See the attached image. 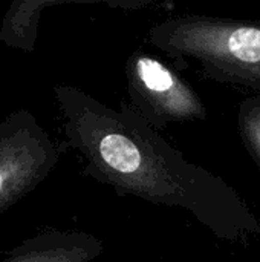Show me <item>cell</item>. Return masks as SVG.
<instances>
[{
    "instance_id": "6da1fadb",
    "label": "cell",
    "mask_w": 260,
    "mask_h": 262,
    "mask_svg": "<svg viewBox=\"0 0 260 262\" xmlns=\"http://www.w3.org/2000/svg\"><path fill=\"white\" fill-rule=\"evenodd\" d=\"M54 95L84 175L121 196L188 212L219 239L260 238V220L234 187L190 163L129 103L113 109L70 84L54 86Z\"/></svg>"
},
{
    "instance_id": "7a4b0ae2",
    "label": "cell",
    "mask_w": 260,
    "mask_h": 262,
    "mask_svg": "<svg viewBox=\"0 0 260 262\" xmlns=\"http://www.w3.org/2000/svg\"><path fill=\"white\" fill-rule=\"evenodd\" d=\"M147 35L181 68L193 61L215 81L260 92V21L181 15L155 23Z\"/></svg>"
},
{
    "instance_id": "3957f363",
    "label": "cell",
    "mask_w": 260,
    "mask_h": 262,
    "mask_svg": "<svg viewBox=\"0 0 260 262\" xmlns=\"http://www.w3.org/2000/svg\"><path fill=\"white\" fill-rule=\"evenodd\" d=\"M60 154L26 109H17L0 121V215L49 177Z\"/></svg>"
},
{
    "instance_id": "277c9868",
    "label": "cell",
    "mask_w": 260,
    "mask_h": 262,
    "mask_svg": "<svg viewBox=\"0 0 260 262\" xmlns=\"http://www.w3.org/2000/svg\"><path fill=\"white\" fill-rule=\"evenodd\" d=\"M124 72L129 104L153 129L207 118L199 94L159 58L135 51L127 58Z\"/></svg>"
},
{
    "instance_id": "5b68a950",
    "label": "cell",
    "mask_w": 260,
    "mask_h": 262,
    "mask_svg": "<svg viewBox=\"0 0 260 262\" xmlns=\"http://www.w3.org/2000/svg\"><path fill=\"white\" fill-rule=\"evenodd\" d=\"M103 252V241L92 233L48 230L21 241L0 262H92Z\"/></svg>"
},
{
    "instance_id": "8992f818",
    "label": "cell",
    "mask_w": 260,
    "mask_h": 262,
    "mask_svg": "<svg viewBox=\"0 0 260 262\" xmlns=\"http://www.w3.org/2000/svg\"><path fill=\"white\" fill-rule=\"evenodd\" d=\"M238 127L247 150L260 169V95L247 98L241 103Z\"/></svg>"
}]
</instances>
